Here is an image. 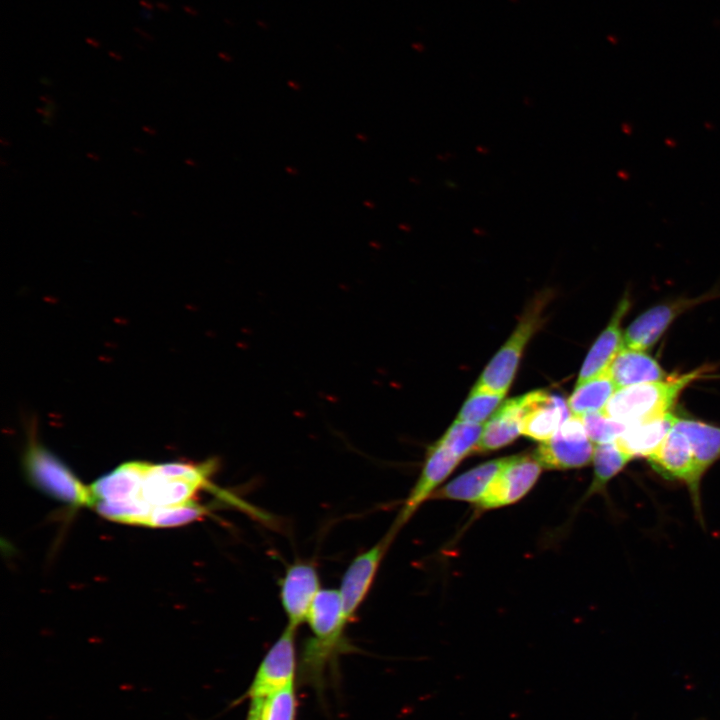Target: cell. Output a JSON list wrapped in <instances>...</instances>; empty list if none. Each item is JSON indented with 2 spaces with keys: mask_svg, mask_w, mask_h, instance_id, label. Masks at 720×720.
Here are the masks:
<instances>
[{
  "mask_svg": "<svg viewBox=\"0 0 720 720\" xmlns=\"http://www.w3.org/2000/svg\"><path fill=\"white\" fill-rule=\"evenodd\" d=\"M674 427L688 438L698 472L703 478L708 469L720 459V427L678 416Z\"/></svg>",
  "mask_w": 720,
  "mask_h": 720,
  "instance_id": "cell-21",
  "label": "cell"
},
{
  "mask_svg": "<svg viewBox=\"0 0 720 720\" xmlns=\"http://www.w3.org/2000/svg\"><path fill=\"white\" fill-rule=\"evenodd\" d=\"M306 623L311 631L301 650L300 674L303 680L320 690L326 669L336 658L351 650L346 637L350 624L343 613L338 589H321L308 613Z\"/></svg>",
  "mask_w": 720,
  "mask_h": 720,
  "instance_id": "cell-1",
  "label": "cell"
},
{
  "mask_svg": "<svg viewBox=\"0 0 720 720\" xmlns=\"http://www.w3.org/2000/svg\"><path fill=\"white\" fill-rule=\"evenodd\" d=\"M617 389L607 370L576 385L567 400L570 414L583 417L586 414L604 410Z\"/></svg>",
  "mask_w": 720,
  "mask_h": 720,
  "instance_id": "cell-22",
  "label": "cell"
},
{
  "mask_svg": "<svg viewBox=\"0 0 720 720\" xmlns=\"http://www.w3.org/2000/svg\"><path fill=\"white\" fill-rule=\"evenodd\" d=\"M208 513L209 507L194 500L173 506L155 507L149 515L146 526L153 528L182 526L199 520Z\"/></svg>",
  "mask_w": 720,
  "mask_h": 720,
  "instance_id": "cell-24",
  "label": "cell"
},
{
  "mask_svg": "<svg viewBox=\"0 0 720 720\" xmlns=\"http://www.w3.org/2000/svg\"><path fill=\"white\" fill-rule=\"evenodd\" d=\"M216 459L201 463H148L141 498L150 507H167L193 500L203 488H210V477L217 467Z\"/></svg>",
  "mask_w": 720,
  "mask_h": 720,
  "instance_id": "cell-3",
  "label": "cell"
},
{
  "mask_svg": "<svg viewBox=\"0 0 720 720\" xmlns=\"http://www.w3.org/2000/svg\"><path fill=\"white\" fill-rule=\"evenodd\" d=\"M646 459L653 470L663 478L682 482L688 487L697 520L704 526L700 496L702 477L688 438L673 425L660 445Z\"/></svg>",
  "mask_w": 720,
  "mask_h": 720,
  "instance_id": "cell-6",
  "label": "cell"
},
{
  "mask_svg": "<svg viewBox=\"0 0 720 720\" xmlns=\"http://www.w3.org/2000/svg\"><path fill=\"white\" fill-rule=\"evenodd\" d=\"M505 395L473 387L462 405L457 419L459 421L482 424L501 406Z\"/></svg>",
  "mask_w": 720,
  "mask_h": 720,
  "instance_id": "cell-26",
  "label": "cell"
},
{
  "mask_svg": "<svg viewBox=\"0 0 720 720\" xmlns=\"http://www.w3.org/2000/svg\"><path fill=\"white\" fill-rule=\"evenodd\" d=\"M246 720H259V707L255 700L250 701V706Z\"/></svg>",
  "mask_w": 720,
  "mask_h": 720,
  "instance_id": "cell-29",
  "label": "cell"
},
{
  "mask_svg": "<svg viewBox=\"0 0 720 720\" xmlns=\"http://www.w3.org/2000/svg\"><path fill=\"white\" fill-rule=\"evenodd\" d=\"M586 433L592 443L615 442L626 430V424L609 417L603 410L581 417Z\"/></svg>",
  "mask_w": 720,
  "mask_h": 720,
  "instance_id": "cell-28",
  "label": "cell"
},
{
  "mask_svg": "<svg viewBox=\"0 0 720 720\" xmlns=\"http://www.w3.org/2000/svg\"><path fill=\"white\" fill-rule=\"evenodd\" d=\"M632 458L616 442L595 444L593 453L594 474L586 497L606 490L608 483L619 474Z\"/></svg>",
  "mask_w": 720,
  "mask_h": 720,
  "instance_id": "cell-23",
  "label": "cell"
},
{
  "mask_svg": "<svg viewBox=\"0 0 720 720\" xmlns=\"http://www.w3.org/2000/svg\"><path fill=\"white\" fill-rule=\"evenodd\" d=\"M547 296L544 292L529 304L511 336L486 365L474 387L502 395L507 393L525 347L542 323Z\"/></svg>",
  "mask_w": 720,
  "mask_h": 720,
  "instance_id": "cell-4",
  "label": "cell"
},
{
  "mask_svg": "<svg viewBox=\"0 0 720 720\" xmlns=\"http://www.w3.org/2000/svg\"><path fill=\"white\" fill-rule=\"evenodd\" d=\"M483 424L455 420L438 440L461 460L474 452L482 435Z\"/></svg>",
  "mask_w": 720,
  "mask_h": 720,
  "instance_id": "cell-27",
  "label": "cell"
},
{
  "mask_svg": "<svg viewBox=\"0 0 720 720\" xmlns=\"http://www.w3.org/2000/svg\"><path fill=\"white\" fill-rule=\"evenodd\" d=\"M134 30H135L138 34H140L141 36L145 37L146 40H150V41H151V40H154V37H153V36L147 34L145 31L141 30L140 28L134 27Z\"/></svg>",
  "mask_w": 720,
  "mask_h": 720,
  "instance_id": "cell-30",
  "label": "cell"
},
{
  "mask_svg": "<svg viewBox=\"0 0 720 720\" xmlns=\"http://www.w3.org/2000/svg\"><path fill=\"white\" fill-rule=\"evenodd\" d=\"M388 533L369 549L358 554L345 570L338 589L346 620L351 623L364 602L380 563L393 538Z\"/></svg>",
  "mask_w": 720,
  "mask_h": 720,
  "instance_id": "cell-9",
  "label": "cell"
},
{
  "mask_svg": "<svg viewBox=\"0 0 720 720\" xmlns=\"http://www.w3.org/2000/svg\"><path fill=\"white\" fill-rule=\"evenodd\" d=\"M109 55H110L111 57L117 59V60H120V59H121V56H119L118 54H116V53H114V52H109Z\"/></svg>",
  "mask_w": 720,
  "mask_h": 720,
  "instance_id": "cell-35",
  "label": "cell"
},
{
  "mask_svg": "<svg viewBox=\"0 0 720 720\" xmlns=\"http://www.w3.org/2000/svg\"><path fill=\"white\" fill-rule=\"evenodd\" d=\"M86 41H87V43L91 44L92 46H94V47H96V48H98V47L100 46L99 42H97V41L94 40V39L87 38Z\"/></svg>",
  "mask_w": 720,
  "mask_h": 720,
  "instance_id": "cell-33",
  "label": "cell"
},
{
  "mask_svg": "<svg viewBox=\"0 0 720 720\" xmlns=\"http://www.w3.org/2000/svg\"><path fill=\"white\" fill-rule=\"evenodd\" d=\"M594 447L582 418L570 415L549 440L539 444L533 455L543 468L574 469L592 461Z\"/></svg>",
  "mask_w": 720,
  "mask_h": 720,
  "instance_id": "cell-8",
  "label": "cell"
},
{
  "mask_svg": "<svg viewBox=\"0 0 720 720\" xmlns=\"http://www.w3.org/2000/svg\"><path fill=\"white\" fill-rule=\"evenodd\" d=\"M321 590L316 566L308 561L290 564L279 581V598L287 618V625L298 629Z\"/></svg>",
  "mask_w": 720,
  "mask_h": 720,
  "instance_id": "cell-11",
  "label": "cell"
},
{
  "mask_svg": "<svg viewBox=\"0 0 720 720\" xmlns=\"http://www.w3.org/2000/svg\"><path fill=\"white\" fill-rule=\"evenodd\" d=\"M631 306L630 295L626 292L618 302L609 323L589 349L581 366L576 385L606 371L624 346L622 320Z\"/></svg>",
  "mask_w": 720,
  "mask_h": 720,
  "instance_id": "cell-15",
  "label": "cell"
},
{
  "mask_svg": "<svg viewBox=\"0 0 720 720\" xmlns=\"http://www.w3.org/2000/svg\"><path fill=\"white\" fill-rule=\"evenodd\" d=\"M509 457L493 459L459 475L432 496L439 499L467 501L478 504L490 483L508 462Z\"/></svg>",
  "mask_w": 720,
  "mask_h": 720,
  "instance_id": "cell-18",
  "label": "cell"
},
{
  "mask_svg": "<svg viewBox=\"0 0 720 720\" xmlns=\"http://www.w3.org/2000/svg\"><path fill=\"white\" fill-rule=\"evenodd\" d=\"M24 467L32 483L49 496L71 505L93 506L90 488L34 437L29 439Z\"/></svg>",
  "mask_w": 720,
  "mask_h": 720,
  "instance_id": "cell-5",
  "label": "cell"
},
{
  "mask_svg": "<svg viewBox=\"0 0 720 720\" xmlns=\"http://www.w3.org/2000/svg\"><path fill=\"white\" fill-rule=\"evenodd\" d=\"M521 434L540 442L549 440L571 415L567 401L545 390L519 396Z\"/></svg>",
  "mask_w": 720,
  "mask_h": 720,
  "instance_id": "cell-13",
  "label": "cell"
},
{
  "mask_svg": "<svg viewBox=\"0 0 720 720\" xmlns=\"http://www.w3.org/2000/svg\"><path fill=\"white\" fill-rule=\"evenodd\" d=\"M157 7L163 11H169L170 7L162 2H157Z\"/></svg>",
  "mask_w": 720,
  "mask_h": 720,
  "instance_id": "cell-32",
  "label": "cell"
},
{
  "mask_svg": "<svg viewBox=\"0 0 720 720\" xmlns=\"http://www.w3.org/2000/svg\"><path fill=\"white\" fill-rule=\"evenodd\" d=\"M183 9H184L186 12H188V13H190V14H192V15H196V14H197L196 11H194L193 9H191V8H189V7H187V6H183Z\"/></svg>",
  "mask_w": 720,
  "mask_h": 720,
  "instance_id": "cell-34",
  "label": "cell"
},
{
  "mask_svg": "<svg viewBox=\"0 0 720 720\" xmlns=\"http://www.w3.org/2000/svg\"><path fill=\"white\" fill-rule=\"evenodd\" d=\"M542 468L534 455L510 456L477 506L493 509L517 502L534 486Z\"/></svg>",
  "mask_w": 720,
  "mask_h": 720,
  "instance_id": "cell-10",
  "label": "cell"
},
{
  "mask_svg": "<svg viewBox=\"0 0 720 720\" xmlns=\"http://www.w3.org/2000/svg\"><path fill=\"white\" fill-rule=\"evenodd\" d=\"M676 415L668 412L662 416L628 425L615 441L632 459L647 458L672 429Z\"/></svg>",
  "mask_w": 720,
  "mask_h": 720,
  "instance_id": "cell-20",
  "label": "cell"
},
{
  "mask_svg": "<svg viewBox=\"0 0 720 720\" xmlns=\"http://www.w3.org/2000/svg\"><path fill=\"white\" fill-rule=\"evenodd\" d=\"M714 296L679 298L655 305L644 311L624 331V346L647 351L661 338L673 321L685 311Z\"/></svg>",
  "mask_w": 720,
  "mask_h": 720,
  "instance_id": "cell-12",
  "label": "cell"
},
{
  "mask_svg": "<svg viewBox=\"0 0 720 720\" xmlns=\"http://www.w3.org/2000/svg\"><path fill=\"white\" fill-rule=\"evenodd\" d=\"M710 369V366L704 365L663 380L617 389L603 411L626 425L662 416L671 412L686 387Z\"/></svg>",
  "mask_w": 720,
  "mask_h": 720,
  "instance_id": "cell-2",
  "label": "cell"
},
{
  "mask_svg": "<svg viewBox=\"0 0 720 720\" xmlns=\"http://www.w3.org/2000/svg\"><path fill=\"white\" fill-rule=\"evenodd\" d=\"M520 424L521 409L518 396L502 403L488 419L473 453L491 452L507 446L521 434Z\"/></svg>",
  "mask_w": 720,
  "mask_h": 720,
  "instance_id": "cell-19",
  "label": "cell"
},
{
  "mask_svg": "<svg viewBox=\"0 0 720 720\" xmlns=\"http://www.w3.org/2000/svg\"><path fill=\"white\" fill-rule=\"evenodd\" d=\"M460 461V458L438 441L428 449L421 474L390 528L391 533L395 535L420 505L432 497L433 491L448 477Z\"/></svg>",
  "mask_w": 720,
  "mask_h": 720,
  "instance_id": "cell-14",
  "label": "cell"
},
{
  "mask_svg": "<svg viewBox=\"0 0 720 720\" xmlns=\"http://www.w3.org/2000/svg\"><path fill=\"white\" fill-rule=\"evenodd\" d=\"M140 5L143 6L144 8H146V9H148V10H152V9H153V5H152L151 3L145 1V0H141V1H140Z\"/></svg>",
  "mask_w": 720,
  "mask_h": 720,
  "instance_id": "cell-31",
  "label": "cell"
},
{
  "mask_svg": "<svg viewBox=\"0 0 720 720\" xmlns=\"http://www.w3.org/2000/svg\"><path fill=\"white\" fill-rule=\"evenodd\" d=\"M256 700L259 707V720H296L297 694L295 682L284 688Z\"/></svg>",
  "mask_w": 720,
  "mask_h": 720,
  "instance_id": "cell-25",
  "label": "cell"
},
{
  "mask_svg": "<svg viewBox=\"0 0 720 720\" xmlns=\"http://www.w3.org/2000/svg\"><path fill=\"white\" fill-rule=\"evenodd\" d=\"M607 372L618 389L667 377L658 361L646 351L626 346L615 356Z\"/></svg>",
  "mask_w": 720,
  "mask_h": 720,
  "instance_id": "cell-17",
  "label": "cell"
},
{
  "mask_svg": "<svg viewBox=\"0 0 720 720\" xmlns=\"http://www.w3.org/2000/svg\"><path fill=\"white\" fill-rule=\"evenodd\" d=\"M147 464L145 461L126 462L97 479L89 487L94 499L93 505L96 502H144L141 488Z\"/></svg>",
  "mask_w": 720,
  "mask_h": 720,
  "instance_id": "cell-16",
  "label": "cell"
},
{
  "mask_svg": "<svg viewBox=\"0 0 720 720\" xmlns=\"http://www.w3.org/2000/svg\"><path fill=\"white\" fill-rule=\"evenodd\" d=\"M296 631L289 625L285 626L264 655L246 693L239 701L264 698L295 682L298 666Z\"/></svg>",
  "mask_w": 720,
  "mask_h": 720,
  "instance_id": "cell-7",
  "label": "cell"
}]
</instances>
